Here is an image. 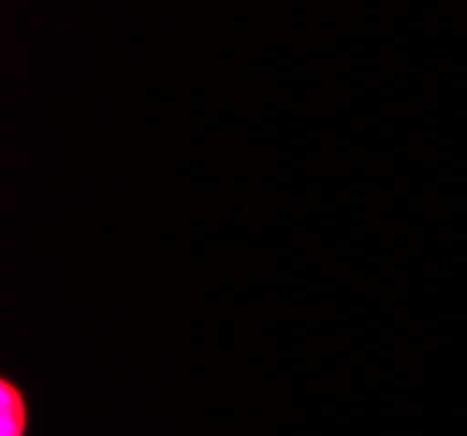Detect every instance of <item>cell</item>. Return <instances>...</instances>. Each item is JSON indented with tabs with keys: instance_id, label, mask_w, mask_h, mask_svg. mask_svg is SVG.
Wrapping results in <instances>:
<instances>
[{
	"instance_id": "1",
	"label": "cell",
	"mask_w": 467,
	"mask_h": 436,
	"mask_svg": "<svg viewBox=\"0 0 467 436\" xmlns=\"http://www.w3.org/2000/svg\"><path fill=\"white\" fill-rule=\"evenodd\" d=\"M28 430V401L15 380H0V436H25Z\"/></svg>"
}]
</instances>
